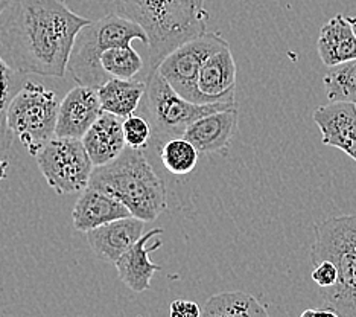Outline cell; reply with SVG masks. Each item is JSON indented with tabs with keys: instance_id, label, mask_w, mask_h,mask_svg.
I'll list each match as a JSON object with an SVG mask.
<instances>
[{
	"instance_id": "21",
	"label": "cell",
	"mask_w": 356,
	"mask_h": 317,
	"mask_svg": "<svg viewBox=\"0 0 356 317\" xmlns=\"http://www.w3.org/2000/svg\"><path fill=\"white\" fill-rule=\"evenodd\" d=\"M160 160L168 173L175 176L191 174L198 164V150L186 137H172L159 150Z\"/></svg>"
},
{
	"instance_id": "8",
	"label": "cell",
	"mask_w": 356,
	"mask_h": 317,
	"mask_svg": "<svg viewBox=\"0 0 356 317\" xmlns=\"http://www.w3.org/2000/svg\"><path fill=\"white\" fill-rule=\"evenodd\" d=\"M35 160L47 185L58 195L84 191L95 169L83 139L75 137L55 136L37 153Z\"/></svg>"
},
{
	"instance_id": "23",
	"label": "cell",
	"mask_w": 356,
	"mask_h": 317,
	"mask_svg": "<svg viewBox=\"0 0 356 317\" xmlns=\"http://www.w3.org/2000/svg\"><path fill=\"white\" fill-rule=\"evenodd\" d=\"M323 83L329 101L356 104V59L329 68Z\"/></svg>"
},
{
	"instance_id": "26",
	"label": "cell",
	"mask_w": 356,
	"mask_h": 317,
	"mask_svg": "<svg viewBox=\"0 0 356 317\" xmlns=\"http://www.w3.org/2000/svg\"><path fill=\"white\" fill-rule=\"evenodd\" d=\"M312 268L314 270L311 278L321 290H326L330 288L332 286H335V282L338 279V270L337 267L332 264V261H329V259H321V261L312 263Z\"/></svg>"
},
{
	"instance_id": "14",
	"label": "cell",
	"mask_w": 356,
	"mask_h": 317,
	"mask_svg": "<svg viewBox=\"0 0 356 317\" xmlns=\"http://www.w3.org/2000/svg\"><path fill=\"white\" fill-rule=\"evenodd\" d=\"M238 107L218 110L193 121L186 128V137L200 154H225L238 130Z\"/></svg>"
},
{
	"instance_id": "27",
	"label": "cell",
	"mask_w": 356,
	"mask_h": 317,
	"mask_svg": "<svg viewBox=\"0 0 356 317\" xmlns=\"http://www.w3.org/2000/svg\"><path fill=\"white\" fill-rule=\"evenodd\" d=\"M169 314H171V317H200L203 311H201L198 304L178 299L169 304Z\"/></svg>"
},
{
	"instance_id": "9",
	"label": "cell",
	"mask_w": 356,
	"mask_h": 317,
	"mask_svg": "<svg viewBox=\"0 0 356 317\" xmlns=\"http://www.w3.org/2000/svg\"><path fill=\"white\" fill-rule=\"evenodd\" d=\"M224 46H229V42L220 32H204L178 46L159 64L157 70L177 93L188 101L201 104L197 87L201 66L210 54Z\"/></svg>"
},
{
	"instance_id": "24",
	"label": "cell",
	"mask_w": 356,
	"mask_h": 317,
	"mask_svg": "<svg viewBox=\"0 0 356 317\" xmlns=\"http://www.w3.org/2000/svg\"><path fill=\"white\" fill-rule=\"evenodd\" d=\"M23 86V75L14 72L0 59V153L10 150L13 142V133L8 127L6 113L14 95Z\"/></svg>"
},
{
	"instance_id": "3",
	"label": "cell",
	"mask_w": 356,
	"mask_h": 317,
	"mask_svg": "<svg viewBox=\"0 0 356 317\" xmlns=\"http://www.w3.org/2000/svg\"><path fill=\"white\" fill-rule=\"evenodd\" d=\"M88 186L120 200L131 215L154 222L168 208L163 178L149 164L145 151L127 148L116 159L95 167Z\"/></svg>"
},
{
	"instance_id": "20",
	"label": "cell",
	"mask_w": 356,
	"mask_h": 317,
	"mask_svg": "<svg viewBox=\"0 0 356 317\" xmlns=\"http://www.w3.org/2000/svg\"><path fill=\"white\" fill-rule=\"evenodd\" d=\"M203 316L216 317H256L268 316L266 308L247 291H224L210 296L204 305Z\"/></svg>"
},
{
	"instance_id": "11",
	"label": "cell",
	"mask_w": 356,
	"mask_h": 317,
	"mask_svg": "<svg viewBox=\"0 0 356 317\" xmlns=\"http://www.w3.org/2000/svg\"><path fill=\"white\" fill-rule=\"evenodd\" d=\"M197 87L201 104H236V63L230 45L207 56L201 66Z\"/></svg>"
},
{
	"instance_id": "12",
	"label": "cell",
	"mask_w": 356,
	"mask_h": 317,
	"mask_svg": "<svg viewBox=\"0 0 356 317\" xmlns=\"http://www.w3.org/2000/svg\"><path fill=\"white\" fill-rule=\"evenodd\" d=\"M321 142L341 150L356 162V104L330 101L314 111Z\"/></svg>"
},
{
	"instance_id": "17",
	"label": "cell",
	"mask_w": 356,
	"mask_h": 317,
	"mask_svg": "<svg viewBox=\"0 0 356 317\" xmlns=\"http://www.w3.org/2000/svg\"><path fill=\"white\" fill-rule=\"evenodd\" d=\"M83 144L95 167L108 164L127 148L124 119L113 113L102 111V115L84 134Z\"/></svg>"
},
{
	"instance_id": "10",
	"label": "cell",
	"mask_w": 356,
	"mask_h": 317,
	"mask_svg": "<svg viewBox=\"0 0 356 317\" xmlns=\"http://www.w3.org/2000/svg\"><path fill=\"white\" fill-rule=\"evenodd\" d=\"M102 111L98 88L78 84L60 101L55 136L83 139Z\"/></svg>"
},
{
	"instance_id": "5",
	"label": "cell",
	"mask_w": 356,
	"mask_h": 317,
	"mask_svg": "<svg viewBox=\"0 0 356 317\" xmlns=\"http://www.w3.org/2000/svg\"><path fill=\"white\" fill-rule=\"evenodd\" d=\"M134 40L148 43L145 31L120 14H107L79 29L69 56L67 72L76 84L99 88L111 79L101 66V55L113 46H128Z\"/></svg>"
},
{
	"instance_id": "19",
	"label": "cell",
	"mask_w": 356,
	"mask_h": 317,
	"mask_svg": "<svg viewBox=\"0 0 356 317\" xmlns=\"http://www.w3.org/2000/svg\"><path fill=\"white\" fill-rule=\"evenodd\" d=\"M145 92H147V81L134 78H111L98 88L102 110L122 119L134 115L143 100Z\"/></svg>"
},
{
	"instance_id": "28",
	"label": "cell",
	"mask_w": 356,
	"mask_h": 317,
	"mask_svg": "<svg viewBox=\"0 0 356 317\" xmlns=\"http://www.w3.org/2000/svg\"><path fill=\"white\" fill-rule=\"evenodd\" d=\"M311 316H334V317H338V314H337L334 308L326 307V305H323V308H314V310H305L302 313V317H311Z\"/></svg>"
},
{
	"instance_id": "29",
	"label": "cell",
	"mask_w": 356,
	"mask_h": 317,
	"mask_svg": "<svg viewBox=\"0 0 356 317\" xmlns=\"http://www.w3.org/2000/svg\"><path fill=\"white\" fill-rule=\"evenodd\" d=\"M8 168H10V162L5 160L3 157H0V182H2L3 178L6 177Z\"/></svg>"
},
{
	"instance_id": "22",
	"label": "cell",
	"mask_w": 356,
	"mask_h": 317,
	"mask_svg": "<svg viewBox=\"0 0 356 317\" xmlns=\"http://www.w3.org/2000/svg\"><path fill=\"white\" fill-rule=\"evenodd\" d=\"M101 66L110 78L133 79L143 70L145 61L131 45L113 46L101 55Z\"/></svg>"
},
{
	"instance_id": "13",
	"label": "cell",
	"mask_w": 356,
	"mask_h": 317,
	"mask_svg": "<svg viewBox=\"0 0 356 317\" xmlns=\"http://www.w3.org/2000/svg\"><path fill=\"white\" fill-rule=\"evenodd\" d=\"M145 223L147 222L129 215L95 227L86 232V238L96 256L115 264L128 249H131L142 238Z\"/></svg>"
},
{
	"instance_id": "30",
	"label": "cell",
	"mask_w": 356,
	"mask_h": 317,
	"mask_svg": "<svg viewBox=\"0 0 356 317\" xmlns=\"http://www.w3.org/2000/svg\"><path fill=\"white\" fill-rule=\"evenodd\" d=\"M347 20L350 22L352 28H353V32H355V36H356V15H355V17H347Z\"/></svg>"
},
{
	"instance_id": "1",
	"label": "cell",
	"mask_w": 356,
	"mask_h": 317,
	"mask_svg": "<svg viewBox=\"0 0 356 317\" xmlns=\"http://www.w3.org/2000/svg\"><path fill=\"white\" fill-rule=\"evenodd\" d=\"M88 22L64 0H11L0 14V59L22 75L63 78Z\"/></svg>"
},
{
	"instance_id": "7",
	"label": "cell",
	"mask_w": 356,
	"mask_h": 317,
	"mask_svg": "<svg viewBox=\"0 0 356 317\" xmlns=\"http://www.w3.org/2000/svg\"><path fill=\"white\" fill-rule=\"evenodd\" d=\"M58 109V96L42 83L25 81L14 95L6 113L8 127L31 156L35 157L55 137Z\"/></svg>"
},
{
	"instance_id": "4",
	"label": "cell",
	"mask_w": 356,
	"mask_h": 317,
	"mask_svg": "<svg viewBox=\"0 0 356 317\" xmlns=\"http://www.w3.org/2000/svg\"><path fill=\"white\" fill-rule=\"evenodd\" d=\"M311 264L329 259L337 267L335 286L323 290L325 305L338 317H356V215H339L315 223Z\"/></svg>"
},
{
	"instance_id": "2",
	"label": "cell",
	"mask_w": 356,
	"mask_h": 317,
	"mask_svg": "<svg viewBox=\"0 0 356 317\" xmlns=\"http://www.w3.org/2000/svg\"><path fill=\"white\" fill-rule=\"evenodd\" d=\"M118 14L136 22L148 37V72L178 46L203 36L209 13L204 0H113Z\"/></svg>"
},
{
	"instance_id": "18",
	"label": "cell",
	"mask_w": 356,
	"mask_h": 317,
	"mask_svg": "<svg viewBox=\"0 0 356 317\" xmlns=\"http://www.w3.org/2000/svg\"><path fill=\"white\" fill-rule=\"evenodd\" d=\"M317 49L323 64L327 68L356 59V36L347 17L338 14L323 24Z\"/></svg>"
},
{
	"instance_id": "15",
	"label": "cell",
	"mask_w": 356,
	"mask_h": 317,
	"mask_svg": "<svg viewBox=\"0 0 356 317\" xmlns=\"http://www.w3.org/2000/svg\"><path fill=\"white\" fill-rule=\"evenodd\" d=\"M165 231L161 227L157 229H151L142 235V238L137 241L131 249H128L125 254L120 256L115 263L119 281L125 284V286L134 291V293H143L151 288V279L156 272H160L161 265L151 263L149 254L151 252L159 250L163 242L156 240L151 246L149 241L152 238H157L159 235Z\"/></svg>"
},
{
	"instance_id": "16",
	"label": "cell",
	"mask_w": 356,
	"mask_h": 317,
	"mask_svg": "<svg viewBox=\"0 0 356 317\" xmlns=\"http://www.w3.org/2000/svg\"><path fill=\"white\" fill-rule=\"evenodd\" d=\"M131 212L122 201L99 190L87 186L72 210V222L79 232H88L105 223L129 217Z\"/></svg>"
},
{
	"instance_id": "25",
	"label": "cell",
	"mask_w": 356,
	"mask_h": 317,
	"mask_svg": "<svg viewBox=\"0 0 356 317\" xmlns=\"http://www.w3.org/2000/svg\"><path fill=\"white\" fill-rule=\"evenodd\" d=\"M124 134L127 146L145 151L152 144V127L148 118L131 115L124 119Z\"/></svg>"
},
{
	"instance_id": "6",
	"label": "cell",
	"mask_w": 356,
	"mask_h": 317,
	"mask_svg": "<svg viewBox=\"0 0 356 317\" xmlns=\"http://www.w3.org/2000/svg\"><path fill=\"white\" fill-rule=\"evenodd\" d=\"M147 118L152 127V144L159 146L172 137H181L193 121L218 110L238 107L236 104H197L177 93L156 69L147 73Z\"/></svg>"
}]
</instances>
